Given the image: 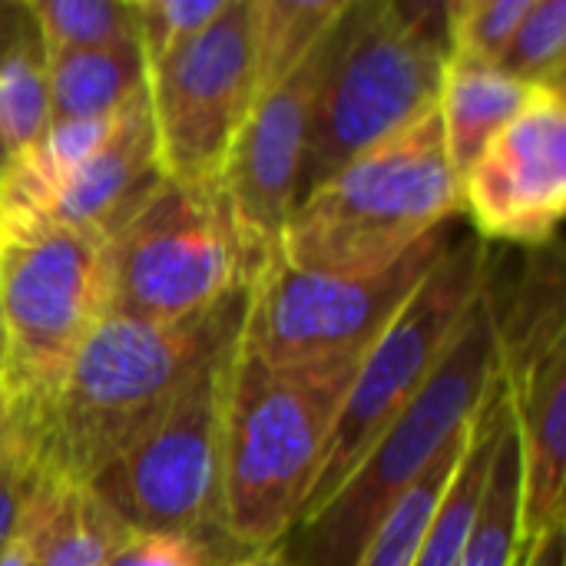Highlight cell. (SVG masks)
I'll return each mask as SVG.
<instances>
[{
  "instance_id": "cell-1",
  "label": "cell",
  "mask_w": 566,
  "mask_h": 566,
  "mask_svg": "<svg viewBox=\"0 0 566 566\" xmlns=\"http://www.w3.org/2000/svg\"><path fill=\"white\" fill-rule=\"evenodd\" d=\"M245 295L249 289L176 322L103 315L60 391L30 424L36 468L90 484L209 361L235 348Z\"/></svg>"
},
{
  "instance_id": "cell-2",
  "label": "cell",
  "mask_w": 566,
  "mask_h": 566,
  "mask_svg": "<svg viewBox=\"0 0 566 566\" xmlns=\"http://www.w3.org/2000/svg\"><path fill=\"white\" fill-rule=\"evenodd\" d=\"M365 355L272 368L232 352L222 401V537L245 554L289 541Z\"/></svg>"
},
{
  "instance_id": "cell-3",
  "label": "cell",
  "mask_w": 566,
  "mask_h": 566,
  "mask_svg": "<svg viewBox=\"0 0 566 566\" xmlns=\"http://www.w3.org/2000/svg\"><path fill=\"white\" fill-rule=\"evenodd\" d=\"M461 216L438 106L305 192L272 255L305 272H375Z\"/></svg>"
},
{
  "instance_id": "cell-4",
  "label": "cell",
  "mask_w": 566,
  "mask_h": 566,
  "mask_svg": "<svg viewBox=\"0 0 566 566\" xmlns=\"http://www.w3.org/2000/svg\"><path fill=\"white\" fill-rule=\"evenodd\" d=\"M444 63V3H352L328 40L298 199L355 156L431 113Z\"/></svg>"
},
{
  "instance_id": "cell-5",
  "label": "cell",
  "mask_w": 566,
  "mask_h": 566,
  "mask_svg": "<svg viewBox=\"0 0 566 566\" xmlns=\"http://www.w3.org/2000/svg\"><path fill=\"white\" fill-rule=\"evenodd\" d=\"M501 385V355L488 292L471 322L405 408L385 438L358 461L332 501L302 524L298 551L289 547L295 566H355L358 551L378 531L385 514L418 484L444 444L468 428Z\"/></svg>"
},
{
  "instance_id": "cell-6",
  "label": "cell",
  "mask_w": 566,
  "mask_h": 566,
  "mask_svg": "<svg viewBox=\"0 0 566 566\" xmlns=\"http://www.w3.org/2000/svg\"><path fill=\"white\" fill-rule=\"evenodd\" d=\"M106 315L103 242L43 212L0 209L3 375L30 424Z\"/></svg>"
},
{
  "instance_id": "cell-7",
  "label": "cell",
  "mask_w": 566,
  "mask_h": 566,
  "mask_svg": "<svg viewBox=\"0 0 566 566\" xmlns=\"http://www.w3.org/2000/svg\"><path fill=\"white\" fill-rule=\"evenodd\" d=\"M216 186L163 182L106 242V315L176 322L245 292L259 272Z\"/></svg>"
},
{
  "instance_id": "cell-8",
  "label": "cell",
  "mask_w": 566,
  "mask_h": 566,
  "mask_svg": "<svg viewBox=\"0 0 566 566\" xmlns=\"http://www.w3.org/2000/svg\"><path fill=\"white\" fill-rule=\"evenodd\" d=\"M488 282V242L478 235L458 239L431 269V275L418 285V292L408 298L398 318L365 352L348 388V398L342 405V415L335 421V431L328 438L325 461L298 527L308 524L332 501V494L345 484L358 461L421 395V388L431 381V375L471 322L474 308L481 305Z\"/></svg>"
},
{
  "instance_id": "cell-9",
  "label": "cell",
  "mask_w": 566,
  "mask_h": 566,
  "mask_svg": "<svg viewBox=\"0 0 566 566\" xmlns=\"http://www.w3.org/2000/svg\"><path fill=\"white\" fill-rule=\"evenodd\" d=\"M454 242L451 222L375 272H305L269 252L249 282L239 352L272 368L365 355Z\"/></svg>"
},
{
  "instance_id": "cell-10",
  "label": "cell",
  "mask_w": 566,
  "mask_h": 566,
  "mask_svg": "<svg viewBox=\"0 0 566 566\" xmlns=\"http://www.w3.org/2000/svg\"><path fill=\"white\" fill-rule=\"evenodd\" d=\"M232 352L209 361L86 484L133 534H222V401Z\"/></svg>"
},
{
  "instance_id": "cell-11",
  "label": "cell",
  "mask_w": 566,
  "mask_h": 566,
  "mask_svg": "<svg viewBox=\"0 0 566 566\" xmlns=\"http://www.w3.org/2000/svg\"><path fill=\"white\" fill-rule=\"evenodd\" d=\"M146 96L163 176L182 186H216L259 96L255 0H229L196 40L149 66Z\"/></svg>"
},
{
  "instance_id": "cell-12",
  "label": "cell",
  "mask_w": 566,
  "mask_h": 566,
  "mask_svg": "<svg viewBox=\"0 0 566 566\" xmlns=\"http://www.w3.org/2000/svg\"><path fill=\"white\" fill-rule=\"evenodd\" d=\"M458 186L478 239L551 245L566 212L564 86H534L524 109L478 153Z\"/></svg>"
},
{
  "instance_id": "cell-13",
  "label": "cell",
  "mask_w": 566,
  "mask_h": 566,
  "mask_svg": "<svg viewBox=\"0 0 566 566\" xmlns=\"http://www.w3.org/2000/svg\"><path fill=\"white\" fill-rule=\"evenodd\" d=\"M328 40L282 83L255 96L219 176L229 212L259 262L275 249L295 202Z\"/></svg>"
},
{
  "instance_id": "cell-14",
  "label": "cell",
  "mask_w": 566,
  "mask_h": 566,
  "mask_svg": "<svg viewBox=\"0 0 566 566\" xmlns=\"http://www.w3.org/2000/svg\"><path fill=\"white\" fill-rule=\"evenodd\" d=\"M166 182L146 90L126 103L103 146L50 196L43 216L106 242Z\"/></svg>"
},
{
  "instance_id": "cell-15",
  "label": "cell",
  "mask_w": 566,
  "mask_h": 566,
  "mask_svg": "<svg viewBox=\"0 0 566 566\" xmlns=\"http://www.w3.org/2000/svg\"><path fill=\"white\" fill-rule=\"evenodd\" d=\"M17 537L36 566H106L133 531L86 484L43 474Z\"/></svg>"
},
{
  "instance_id": "cell-16",
  "label": "cell",
  "mask_w": 566,
  "mask_h": 566,
  "mask_svg": "<svg viewBox=\"0 0 566 566\" xmlns=\"http://www.w3.org/2000/svg\"><path fill=\"white\" fill-rule=\"evenodd\" d=\"M531 90L534 86H524L494 63L448 56L438 93V119L458 179L478 159V153L524 109Z\"/></svg>"
},
{
  "instance_id": "cell-17",
  "label": "cell",
  "mask_w": 566,
  "mask_h": 566,
  "mask_svg": "<svg viewBox=\"0 0 566 566\" xmlns=\"http://www.w3.org/2000/svg\"><path fill=\"white\" fill-rule=\"evenodd\" d=\"M53 123L116 116L146 90V60L139 40L66 50L46 56Z\"/></svg>"
},
{
  "instance_id": "cell-18",
  "label": "cell",
  "mask_w": 566,
  "mask_h": 566,
  "mask_svg": "<svg viewBox=\"0 0 566 566\" xmlns=\"http://www.w3.org/2000/svg\"><path fill=\"white\" fill-rule=\"evenodd\" d=\"M507 418H511L507 395H504V385H497V391L488 398V405L474 418L468 451L458 461V468L431 514V524L424 531L421 554H418L415 566H458L464 547H468V537L474 531V521H478V511L484 501V488L491 478L494 451H497Z\"/></svg>"
},
{
  "instance_id": "cell-19",
  "label": "cell",
  "mask_w": 566,
  "mask_h": 566,
  "mask_svg": "<svg viewBox=\"0 0 566 566\" xmlns=\"http://www.w3.org/2000/svg\"><path fill=\"white\" fill-rule=\"evenodd\" d=\"M352 0H255V90L282 83L335 30Z\"/></svg>"
},
{
  "instance_id": "cell-20",
  "label": "cell",
  "mask_w": 566,
  "mask_h": 566,
  "mask_svg": "<svg viewBox=\"0 0 566 566\" xmlns=\"http://www.w3.org/2000/svg\"><path fill=\"white\" fill-rule=\"evenodd\" d=\"M474 421L468 428H461L444 451L434 458V464L418 478L415 488H408V494L385 514V521L378 524V531L365 541V547L358 551L355 566H415L418 554H421V541L424 531L431 524V514L458 468V461L468 451Z\"/></svg>"
},
{
  "instance_id": "cell-21",
  "label": "cell",
  "mask_w": 566,
  "mask_h": 566,
  "mask_svg": "<svg viewBox=\"0 0 566 566\" xmlns=\"http://www.w3.org/2000/svg\"><path fill=\"white\" fill-rule=\"evenodd\" d=\"M511 408V405H507ZM524 551L521 537V458H517V434L514 418H507L491 478L484 488V501L468 537V547L458 566H517Z\"/></svg>"
},
{
  "instance_id": "cell-22",
  "label": "cell",
  "mask_w": 566,
  "mask_h": 566,
  "mask_svg": "<svg viewBox=\"0 0 566 566\" xmlns=\"http://www.w3.org/2000/svg\"><path fill=\"white\" fill-rule=\"evenodd\" d=\"M53 123L50 80L40 36H27L0 63V143L10 159L33 149Z\"/></svg>"
},
{
  "instance_id": "cell-23",
  "label": "cell",
  "mask_w": 566,
  "mask_h": 566,
  "mask_svg": "<svg viewBox=\"0 0 566 566\" xmlns=\"http://www.w3.org/2000/svg\"><path fill=\"white\" fill-rule=\"evenodd\" d=\"M27 7L43 56L136 40L129 0H33Z\"/></svg>"
},
{
  "instance_id": "cell-24",
  "label": "cell",
  "mask_w": 566,
  "mask_h": 566,
  "mask_svg": "<svg viewBox=\"0 0 566 566\" xmlns=\"http://www.w3.org/2000/svg\"><path fill=\"white\" fill-rule=\"evenodd\" d=\"M497 66L524 86H564L566 0H531Z\"/></svg>"
},
{
  "instance_id": "cell-25",
  "label": "cell",
  "mask_w": 566,
  "mask_h": 566,
  "mask_svg": "<svg viewBox=\"0 0 566 566\" xmlns=\"http://www.w3.org/2000/svg\"><path fill=\"white\" fill-rule=\"evenodd\" d=\"M531 0H451L444 3L448 56L494 63L511 43Z\"/></svg>"
},
{
  "instance_id": "cell-26",
  "label": "cell",
  "mask_w": 566,
  "mask_h": 566,
  "mask_svg": "<svg viewBox=\"0 0 566 566\" xmlns=\"http://www.w3.org/2000/svg\"><path fill=\"white\" fill-rule=\"evenodd\" d=\"M229 0H129L146 70L196 40Z\"/></svg>"
},
{
  "instance_id": "cell-27",
  "label": "cell",
  "mask_w": 566,
  "mask_h": 566,
  "mask_svg": "<svg viewBox=\"0 0 566 566\" xmlns=\"http://www.w3.org/2000/svg\"><path fill=\"white\" fill-rule=\"evenodd\" d=\"M106 566H222L216 541L172 537V534H133Z\"/></svg>"
},
{
  "instance_id": "cell-28",
  "label": "cell",
  "mask_w": 566,
  "mask_h": 566,
  "mask_svg": "<svg viewBox=\"0 0 566 566\" xmlns=\"http://www.w3.org/2000/svg\"><path fill=\"white\" fill-rule=\"evenodd\" d=\"M43 481V471L33 458L0 461V551L17 537L23 514Z\"/></svg>"
},
{
  "instance_id": "cell-29",
  "label": "cell",
  "mask_w": 566,
  "mask_h": 566,
  "mask_svg": "<svg viewBox=\"0 0 566 566\" xmlns=\"http://www.w3.org/2000/svg\"><path fill=\"white\" fill-rule=\"evenodd\" d=\"M30 458V415L0 365V461Z\"/></svg>"
},
{
  "instance_id": "cell-30",
  "label": "cell",
  "mask_w": 566,
  "mask_h": 566,
  "mask_svg": "<svg viewBox=\"0 0 566 566\" xmlns=\"http://www.w3.org/2000/svg\"><path fill=\"white\" fill-rule=\"evenodd\" d=\"M33 33L36 27H33L30 7L17 0H0V63Z\"/></svg>"
},
{
  "instance_id": "cell-31",
  "label": "cell",
  "mask_w": 566,
  "mask_h": 566,
  "mask_svg": "<svg viewBox=\"0 0 566 566\" xmlns=\"http://www.w3.org/2000/svg\"><path fill=\"white\" fill-rule=\"evenodd\" d=\"M564 527L557 531H547L534 541H524V551H521V560L517 566H564Z\"/></svg>"
},
{
  "instance_id": "cell-32",
  "label": "cell",
  "mask_w": 566,
  "mask_h": 566,
  "mask_svg": "<svg viewBox=\"0 0 566 566\" xmlns=\"http://www.w3.org/2000/svg\"><path fill=\"white\" fill-rule=\"evenodd\" d=\"M226 566H295V560H292V554H289V541H282V544H275V547L245 554L242 560Z\"/></svg>"
},
{
  "instance_id": "cell-33",
  "label": "cell",
  "mask_w": 566,
  "mask_h": 566,
  "mask_svg": "<svg viewBox=\"0 0 566 566\" xmlns=\"http://www.w3.org/2000/svg\"><path fill=\"white\" fill-rule=\"evenodd\" d=\"M0 566H36V564H33L30 547H27L20 537H13V541L0 551Z\"/></svg>"
},
{
  "instance_id": "cell-34",
  "label": "cell",
  "mask_w": 566,
  "mask_h": 566,
  "mask_svg": "<svg viewBox=\"0 0 566 566\" xmlns=\"http://www.w3.org/2000/svg\"><path fill=\"white\" fill-rule=\"evenodd\" d=\"M7 166H10V153H7L3 143H0V179H3V172H7Z\"/></svg>"
},
{
  "instance_id": "cell-35",
  "label": "cell",
  "mask_w": 566,
  "mask_h": 566,
  "mask_svg": "<svg viewBox=\"0 0 566 566\" xmlns=\"http://www.w3.org/2000/svg\"><path fill=\"white\" fill-rule=\"evenodd\" d=\"M0 365H3V338H0Z\"/></svg>"
}]
</instances>
